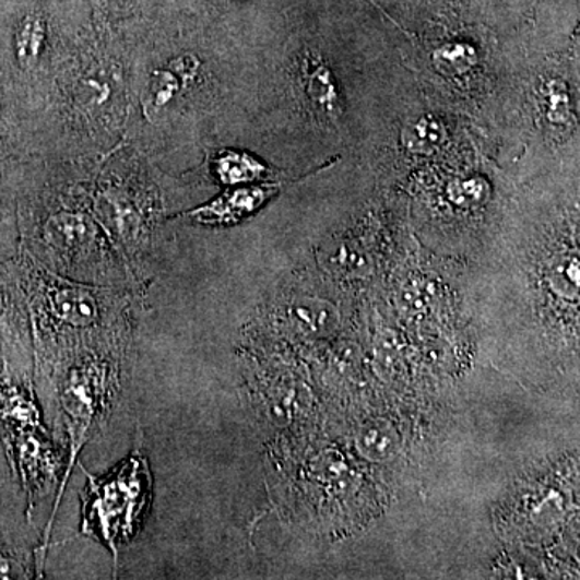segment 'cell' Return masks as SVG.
I'll use <instances>...</instances> for the list:
<instances>
[{
  "mask_svg": "<svg viewBox=\"0 0 580 580\" xmlns=\"http://www.w3.org/2000/svg\"><path fill=\"white\" fill-rule=\"evenodd\" d=\"M152 500V477L142 454H129L110 473L87 474L81 497V534L97 538L118 558L144 521Z\"/></svg>",
  "mask_w": 580,
  "mask_h": 580,
  "instance_id": "6da1fadb",
  "label": "cell"
},
{
  "mask_svg": "<svg viewBox=\"0 0 580 580\" xmlns=\"http://www.w3.org/2000/svg\"><path fill=\"white\" fill-rule=\"evenodd\" d=\"M117 362L107 356V348H91L71 359L68 368L63 369L62 381L59 384L60 409L64 416L68 434V463L64 470L62 485L57 494L56 507L47 525L46 545L50 537L57 508L62 501L64 485L71 476L78 454L84 443L94 436L102 421L108 413L111 393L118 378Z\"/></svg>",
  "mask_w": 580,
  "mask_h": 580,
  "instance_id": "7a4b0ae2",
  "label": "cell"
},
{
  "mask_svg": "<svg viewBox=\"0 0 580 580\" xmlns=\"http://www.w3.org/2000/svg\"><path fill=\"white\" fill-rule=\"evenodd\" d=\"M108 317V308L104 300L94 292L70 284L52 283L44 294L43 317L40 329L44 335L56 342L68 345L70 351H91L83 345L84 341H104L107 329L118 331L114 318ZM39 329V331H40Z\"/></svg>",
  "mask_w": 580,
  "mask_h": 580,
  "instance_id": "3957f363",
  "label": "cell"
},
{
  "mask_svg": "<svg viewBox=\"0 0 580 580\" xmlns=\"http://www.w3.org/2000/svg\"><path fill=\"white\" fill-rule=\"evenodd\" d=\"M277 191L280 189L271 185L230 189V191L223 192L218 199L192 210L188 216L199 225H234L256 213L271 197L276 196Z\"/></svg>",
  "mask_w": 580,
  "mask_h": 580,
  "instance_id": "277c9868",
  "label": "cell"
},
{
  "mask_svg": "<svg viewBox=\"0 0 580 580\" xmlns=\"http://www.w3.org/2000/svg\"><path fill=\"white\" fill-rule=\"evenodd\" d=\"M304 86L311 105L325 117L338 114L339 90L331 68L321 60H308L304 68Z\"/></svg>",
  "mask_w": 580,
  "mask_h": 580,
  "instance_id": "5b68a950",
  "label": "cell"
},
{
  "mask_svg": "<svg viewBox=\"0 0 580 580\" xmlns=\"http://www.w3.org/2000/svg\"><path fill=\"white\" fill-rule=\"evenodd\" d=\"M213 169L223 185H249L268 175L267 166L240 152L225 151L213 162Z\"/></svg>",
  "mask_w": 580,
  "mask_h": 580,
  "instance_id": "8992f818",
  "label": "cell"
},
{
  "mask_svg": "<svg viewBox=\"0 0 580 580\" xmlns=\"http://www.w3.org/2000/svg\"><path fill=\"white\" fill-rule=\"evenodd\" d=\"M447 141L446 125L433 115L410 123L403 132V144L413 154L430 155L443 147Z\"/></svg>",
  "mask_w": 580,
  "mask_h": 580,
  "instance_id": "52a82bcc",
  "label": "cell"
},
{
  "mask_svg": "<svg viewBox=\"0 0 580 580\" xmlns=\"http://www.w3.org/2000/svg\"><path fill=\"white\" fill-rule=\"evenodd\" d=\"M292 324L304 334H324L338 321L334 308L325 301L305 300L295 301L289 310Z\"/></svg>",
  "mask_w": 580,
  "mask_h": 580,
  "instance_id": "ba28073f",
  "label": "cell"
},
{
  "mask_svg": "<svg viewBox=\"0 0 580 580\" xmlns=\"http://www.w3.org/2000/svg\"><path fill=\"white\" fill-rule=\"evenodd\" d=\"M50 244L60 250H76L93 240V229L84 218L57 216L47 226Z\"/></svg>",
  "mask_w": 580,
  "mask_h": 580,
  "instance_id": "9c48e42d",
  "label": "cell"
},
{
  "mask_svg": "<svg viewBox=\"0 0 580 580\" xmlns=\"http://www.w3.org/2000/svg\"><path fill=\"white\" fill-rule=\"evenodd\" d=\"M356 447L372 461L387 460L399 447L395 430L386 423H372L363 427L356 437Z\"/></svg>",
  "mask_w": 580,
  "mask_h": 580,
  "instance_id": "30bf717a",
  "label": "cell"
},
{
  "mask_svg": "<svg viewBox=\"0 0 580 580\" xmlns=\"http://www.w3.org/2000/svg\"><path fill=\"white\" fill-rule=\"evenodd\" d=\"M434 64L442 73L460 76L473 70L477 63V52L466 43H451L434 52Z\"/></svg>",
  "mask_w": 580,
  "mask_h": 580,
  "instance_id": "8fae6325",
  "label": "cell"
},
{
  "mask_svg": "<svg viewBox=\"0 0 580 580\" xmlns=\"http://www.w3.org/2000/svg\"><path fill=\"white\" fill-rule=\"evenodd\" d=\"M542 110L545 118L556 127H563L571 118V97L568 87L559 80H549L542 87Z\"/></svg>",
  "mask_w": 580,
  "mask_h": 580,
  "instance_id": "7c38bea8",
  "label": "cell"
},
{
  "mask_svg": "<svg viewBox=\"0 0 580 580\" xmlns=\"http://www.w3.org/2000/svg\"><path fill=\"white\" fill-rule=\"evenodd\" d=\"M488 188L485 181L480 178L461 179V181L451 182L447 189L450 202L463 209L480 205L487 197Z\"/></svg>",
  "mask_w": 580,
  "mask_h": 580,
  "instance_id": "4fadbf2b",
  "label": "cell"
},
{
  "mask_svg": "<svg viewBox=\"0 0 580 580\" xmlns=\"http://www.w3.org/2000/svg\"><path fill=\"white\" fill-rule=\"evenodd\" d=\"M44 40V25L40 20L32 19L23 25L22 32H20L19 43H16V49H19V57L22 62H32L39 54L40 46Z\"/></svg>",
  "mask_w": 580,
  "mask_h": 580,
  "instance_id": "5bb4252c",
  "label": "cell"
},
{
  "mask_svg": "<svg viewBox=\"0 0 580 580\" xmlns=\"http://www.w3.org/2000/svg\"><path fill=\"white\" fill-rule=\"evenodd\" d=\"M3 310H5V301H3L2 294H0V318H2Z\"/></svg>",
  "mask_w": 580,
  "mask_h": 580,
  "instance_id": "9a60e30c",
  "label": "cell"
}]
</instances>
